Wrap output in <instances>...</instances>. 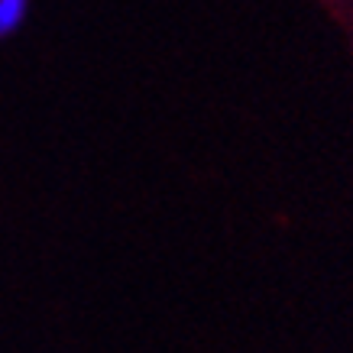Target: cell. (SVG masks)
Wrapping results in <instances>:
<instances>
[{
  "label": "cell",
  "mask_w": 353,
  "mask_h": 353,
  "mask_svg": "<svg viewBox=\"0 0 353 353\" xmlns=\"http://www.w3.org/2000/svg\"><path fill=\"white\" fill-rule=\"evenodd\" d=\"M26 13V0H0V32H10Z\"/></svg>",
  "instance_id": "1"
}]
</instances>
